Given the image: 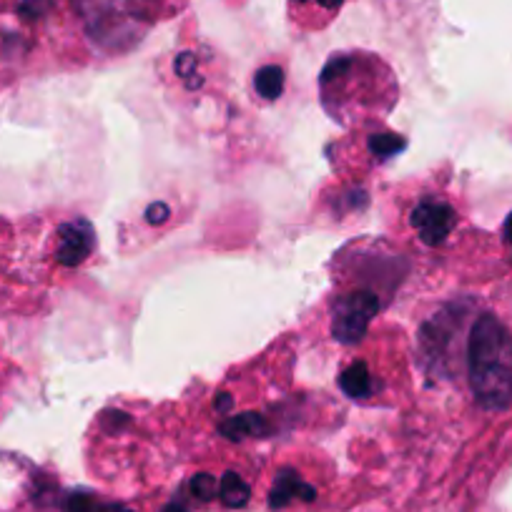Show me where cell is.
Segmentation results:
<instances>
[{"label": "cell", "mask_w": 512, "mask_h": 512, "mask_svg": "<svg viewBox=\"0 0 512 512\" xmlns=\"http://www.w3.org/2000/svg\"><path fill=\"white\" fill-rule=\"evenodd\" d=\"M407 146V141L402 139V136H395V134H377L369 139V151H372L377 159H392V156L400 154L402 149Z\"/></svg>", "instance_id": "obj_11"}, {"label": "cell", "mask_w": 512, "mask_h": 512, "mask_svg": "<svg viewBox=\"0 0 512 512\" xmlns=\"http://www.w3.org/2000/svg\"><path fill=\"white\" fill-rule=\"evenodd\" d=\"M317 497V490L312 485L302 480L294 470H282L274 480L272 492H269V507L272 510H282L287 507L289 502L294 500H304V502H312Z\"/></svg>", "instance_id": "obj_5"}, {"label": "cell", "mask_w": 512, "mask_h": 512, "mask_svg": "<svg viewBox=\"0 0 512 512\" xmlns=\"http://www.w3.org/2000/svg\"><path fill=\"white\" fill-rule=\"evenodd\" d=\"M339 387L347 397L352 400H364V397L372 395L374 384H372V374H369V367L364 362H352L339 377Z\"/></svg>", "instance_id": "obj_8"}, {"label": "cell", "mask_w": 512, "mask_h": 512, "mask_svg": "<svg viewBox=\"0 0 512 512\" xmlns=\"http://www.w3.org/2000/svg\"><path fill=\"white\" fill-rule=\"evenodd\" d=\"M219 432L229 440H246V437H264L269 435V425L264 417L254 415V412H244V415H236L231 420L221 422Z\"/></svg>", "instance_id": "obj_7"}, {"label": "cell", "mask_w": 512, "mask_h": 512, "mask_svg": "<svg viewBox=\"0 0 512 512\" xmlns=\"http://www.w3.org/2000/svg\"><path fill=\"white\" fill-rule=\"evenodd\" d=\"M194 73H196V58L191 56V53H181V56L176 58V76L191 78Z\"/></svg>", "instance_id": "obj_14"}, {"label": "cell", "mask_w": 512, "mask_h": 512, "mask_svg": "<svg viewBox=\"0 0 512 512\" xmlns=\"http://www.w3.org/2000/svg\"><path fill=\"white\" fill-rule=\"evenodd\" d=\"M146 216H149L151 224H164L166 219H169V206L166 204H151L149 211H146Z\"/></svg>", "instance_id": "obj_15"}, {"label": "cell", "mask_w": 512, "mask_h": 512, "mask_svg": "<svg viewBox=\"0 0 512 512\" xmlns=\"http://www.w3.org/2000/svg\"><path fill=\"white\" fill-rule=\"evenodd\" d=\"M66 512H116V507L106 505L88 492H71L66 497Z\"/></svg>", "instance_id": "obj_12"}, {"label": "cell", "mask_w": 512, "mask_h": 512, "mask_svg": "<svg viewBox=\"0 0 512 512\" xmlns=\"http://www.w3.org/2000/svg\"><path fill=\"white\" fill-rule=\"evenodd\" d=\"M219 497L226 507H244L249 502L251 490L236 472H226L219 482Z\"/></svg>", "instance_id": "obj_9"}, {"label": "cell", "mask_w": 512, "mask_h": 512, "mask_svg": "<svg viewBox=\"0 0 512 512\" xmlns=\"http://www.w3.org/2000/svg\"><path fill=\"white\" fill-rule=\"evenodd\" d=\"M457 224V214L447 201L440 199H422L412 211V226H415L417 236L425 241L427 246H437L452 234Z\"/></svg>", "instance_id": "obj_3"}, {"label": "cell", "mask_w": 512, "mask_h": 512, "mask_svg": "<svg viewBox=\"0 0 512 512\" xmlns=\"http://www.w3.org/2000/svg\"><path fill=\"white\" fill-rule=\"evenodd\" d=\"M214 405H216V410H219V412H229L231 405H234V400H231L229 395H219V397H216Z\"/></svg>", "instance_id": "obj_16"}, {"label": "cell", "mask_w": 512, "mask_h": 512, "mask_svg": "<svg viewBox=\"0 0 512 512\" xmlns=\"http://www.w3.org/2000/svg\"><path fill=\"white\" fill-rule=\"evenodd\" d=\"M93 246H96V234H93L91 224L83 219L68 221L58 229V244H56V259L63 267H78L91 256Z\"/></svg>", "instance_id": "obj_4"}, {"label": "cell", "mask_w": 512, "mask_h": 512, "mask_svg": "<svg viewBox=\"0 0 512 512\" xmlns=\"http://www.w3.org/2000/svg\"><path fill=\"white\" fill-rule=\"evenodd\" d=\"M467 372L475 400L485 410L512 405V334L492 314L475 322L467 342Z\"/></svg>", "instance_id": "obj_1"}, {"label": "cell", "mask_w": 512, "mask_h": 512, "mask_svg": "<svg viewBox=\"0 0 512 512\" xmlns=\"http://www.w3.org/2000/svg\"><path fill=\"white\" fill-rule=\"evenodd\" d=\"M505 236H507V241L512 244V214H510V219H507V224H505Z\"/></svg>", "instance_id": "obj_17"}, {"label": "cell", "mask_w": 512, "mask_h": 512, "mask_svg": "<svg viewBox=\"0 0 512 512\" xmlns=\"http://www.w3.org/2000/svg\"><path fill=\"white\" fill-rule=\"evenodd\" d=\"M379 299L374 292H352L344 294L334 302L332 317V334L342 344H357L367 334L369 324L377 317Z\"/></svg>", "instance_id": "obj_2"}, {"label": "cell", "mask_w": 512, "mask_h": 512, "mask_svg": "<svg viewBox=\"0 0 512 512\" xmlns=\"http://www.w3.org/2000/svg\"><path fill=\"white\" fill-rule=\"evenodd\" d=\"M344 6V0H289L294 21L307 28H322L332 21Z\"/></svg>", "instance_id": "obj_6"}, {"label": "cell", "mask_w": 512, "mask_h": 512, "mask_svg": "<svg viewBox=\"0 0 512 512\" xmlns=\"http://www.w3.org/2000/svg\"><path fill=\"white\" fill-rule=\"evenodd\" d=\"M256 93L267 101H274V98L282 96L284 91V71L279 66H264L256 71L254 78Z\"/></svg>", "instance_id": "obj_10"}, {"label": "cell", "mask_w": 512, "mask_h": 512, "mask_svg": "<svg viewBox=\"0 0 512 512\" xmlns=\"http://www.w3.org/2000/svg\"><path fill=\"white\" fill-rule=\"evenodd\" d=\"M191 495L196 497V500L201 502H209L214 500L216 492H219V482H216L214 475H206V472H201V475H196L194 480H191Z\"/></svg>", "instance_id": "obj_13"}]
</instances>
